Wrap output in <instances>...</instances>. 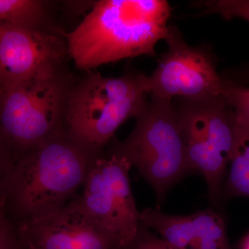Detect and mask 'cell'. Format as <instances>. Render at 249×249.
Returning a JSON list of instances; mask_svg holds the SVG:
<instances>
[{"label":"cell","mask_w":249,"mask_h":249,"mask_svg":"<svg viewBox=\"0 0 249 249\" xmlns=\"http://www.w3.org/2000/svg\"><path fill=\"white\" fill-rule=\"evenodd\" d=\"M146 76L129 72L119 78H106L89 71L70 91L67 130L90 146L104 150L121 124L137 117L145 106Z\"/></svg>","instance_id":"3"},{"label":"cell","mask_w":249,"mask_h":249,"mask_svg":"<svg viewBox=\"0 0 249 249\" xmlns=\"http://www.w3.org/2000/svg\"><path fill=\"white\" fill-rule=\"evenodd\" d=\"M126 249L125 247H121V249Z\"/></svg>","instance_id":"20"},{"label":"cell","mask_w":249,"mask_h":249,"mask_svg":"<svg viewBox=\"0 0 249 249\" xmlns=\"http://www.w3.org/2000/svg\"><path fill=\"white\" fill-rule=\"evenodd\" d=\"M22 249H119V239L95 224L73 201L42 217L16 224Z\"/></svg>","instance_id":"10"},{"label":"cell","mask_w":249,"mask_h":249,"mask_svg":"<svg viewBox=\"0 0 249 249\" xmlns=\"http://www.w3.org/2000/svg\"><path fill=\"white\" fill-rule=\"evenodd\" d=\"M61 70L0 89V132L18 155L66 128L72 88Z\"/></svg>","instance_id":"4"},{"label":"cell","mask_w":249,"mask_h":249,"mask_svg":"<svg viewBox=\"0 0 249 249\" xmlns=\"http://www.w3.org/2000/svg\"><path fill=\"white\" fill-rule=\"evenodd\" d=\"M237 249H249V234L246 232L237 244Z\"/></svg>","instance_id":"19"},{"label":"cell","mask_w":249,"mask_h":249,"mask_svg":"<svg viewBox=\"0 0 249 249\" xmlns=\"http://www.w3.org/2000/svg\"><path fill=\"white\" fill-rule=\"evenodd\" d=\"M231 167L223 185L222 197H249V128L235 122Z\"/></svg>","instance_id":"12"},{"label":"cell","mask_w":249,"mask_h":249,"mask_svg":"<svg viewBox=\"0 0 249 249\" xmlns=\"http://www.w3.org/2000/svg\"><path fill=\"white\" fill-rule=\"evenodd\" d=\"M165 40L168 50L145 79L147 94L170 101L174 97L196 100L220 95L222 77L217 72V58L211 49L188 45L173 24L168 25Z\"/></svg>","instance_id":"8"},{"label":"cell","mask_w":249,"mask_h":249,"mask_svg":"<svg viewBox=\"0 0 249 249\" xmlns=\"http://www.w3.org/2000/svg\"><path fill=\"white\" fill-rule=\"evenodd\" d=\"M139 221L178 249H232L225 219L211 209L189 215H173L148 208L140 212Z\"/></svg>","instance_id":"11"},{"label":"cell","mask_w":249,"mask_h":249,"mask_svg":"<svg viewBox=\"0 0 249 249\" xmlns=\"http://www.w3.org/2000/svg\"><path fill=\"white\" fill-rule=\"evenodd\" d=\"M95 160L82 193L73 202L98 227L119 239L123 247L130 245L140 227L139 213L131 188L132 168L116 140Z\"/></svg>","instance_id":"7"},{"label":"cell","mask_w":249,"mask_h":249,"mask_svg":"<svg viewBox=\"0 0 249 249\" xmlns=\"http://www.w3.org/2000/svg\"><path fill=\"white\" fill-rule=\"evenodd\" d=\"M14 160V152L0 132V210L6 209Z\"/></svg>","instance_id":"16"},{"label":"cell","mask_w":249,"mask_h":249,"mask_svg":"<svg viewBox=\"0 0 249 249\" xmlns=\"http://www.w3.org/2000/svg\"><path fill=\"white\" fill-rule=\"evenodd\" d=\"M178 121L184 140L188 171L204 175L210 200L222 199L224 177L231 157L235 115L222 96L181 98Z\"/></svg>","instance_id":"6"},{"label":"cell","mask_w":249,"mask_h":249,"mask_svg":"<svg viewBox=\"0 0 249 249\" xmlns=\"http://www.w3.org/2000/svg\"><path fill=\"white\" fill-rule=\"evenodd\" d=\"M104 150L78 140L67 128L15 158L6 211L15 224L55 212L78 195Z\"/></svg>","instance_id":"1"},{"label":"cell","mask_w":249,"mask_h":249,"mask_svg":"<svg viewBox=\"0 0 249 249\" xmlns=\"http://www.w3.org/2000/svg\"><path fill=\"white\" fill-rule=\"evenodd\" d=\"M222 77L220 96L234 111L236 123L249 128V88L245 83Z\"/></svg>","instance_id":"14"},{"label":"cell","mask_w":249,"mask_h":249,"mask_svg":"<svg viewBox=\"0 0 249 249\" xmlns=\"http://www.w3.org/2000/svg\"><path fill=\"white\" fill-rule=\"evenodd\" d=\"M171 6L166 0H100L67 34V55L77 68L91 71L110 62L155 55L165 40Z\"/></svg>","instance_id":"2"},{"label":"cell","mask_w":249,"mask_h":249,"mask_svg":"<svg viewBox=\"0 0 249 249\" xmlns=\"http://www.w3.org/2000/svg\"><path fill=\"white\" fill-rule=\"evenodd\" d=\"M0 249H22L16 224L6 209L0 210Z\"/></svg>","instance_id":"17"},{"label":"cell","mask_w":249,"mask_h":249,"mask_svg":"<svg viewBox=\"0 0 249 249\" xmlns=\"http://www.w3.org/2000/svg\"><path fill=\"white\" fill-rule=\"evenodd\" d=\"M116 142L160 201L188 172L178 113L170 100L147 101L128 137Z\"/></svg>","instance_id":"5"},{"label":"cell","mask_w":249,"mask_h":249,"mask_svg":"<svg viewBox=\"0 0 249 249\" xmlns=\"http://www.w3.org/2000/svg\"><path fill=\"white\" fill-rule=\"evenodd\" d=\"M46 4L38 0H0V25L11 24L40 29Z\"/></svg>","instance_id":"13"},{"label":"cell","mask_w":249,"mask_h":249,"mask_svg":"<svg viewBox=\"0 0 249 249\" xmlns=\"http://www.w3.org/2000/svg\"><path fill=\"white\" fill-rule=\"evenodd\" d=\"M126 249H178L160 239L157 234L140 224L138 232L130 245Z\"/></svg>","instance_id":"18"},{"label":"cell","mask_w":249,"mask_h":249,"mask_svg":"<svg viewBox=\"0 0 249 249\" xmlns=\"http://www.w3.org/2000/svg\"><path fill=\"white\" fill-rule=\"evenodd\" d=\"M191 5L201 9L196 17H203L211 14H218L225 20H231L234 18L249 19L248 0H213V1H192Z\"/></svg>","instance_id":"15"},{"label":"cell","mask_w":249,"mask_h":249,"mask_svg":"<svg viewBox=\"0 0 249 249\" xmlns=\"http://www.w3.org/2000/svg\"><path fill=\"white\" fill-rule=\"evenodd\" d=\"M66 42L40 29L0 25V89L61 70Z\"/></svg>","instance_id":"9"}]
</instances>
